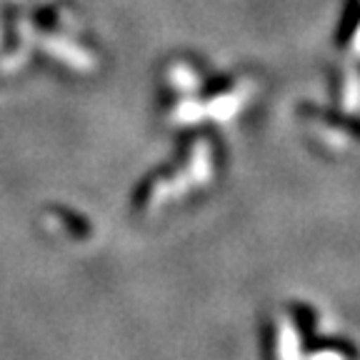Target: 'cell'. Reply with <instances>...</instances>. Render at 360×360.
<instances>
[{
  "instance_id": "1",
  "label": "cell",
  "mask_w": 360,
  "mask_h": 360,
  "mask_svg": "<svg viewBox=\"0 0 360 360\" xmlns=\"http://www.w3.org/2000/svg\"><path fill=\"white\" fill-rule=\"evenodd\" d=\"M43 48L51 53V56L60 58L63 63H68L70 68H75V70H90V68H93V60H90L88 53L80 51V48H75V45L63 43V40H58V38H45Z\"/></svg>"
}]
</instances>
